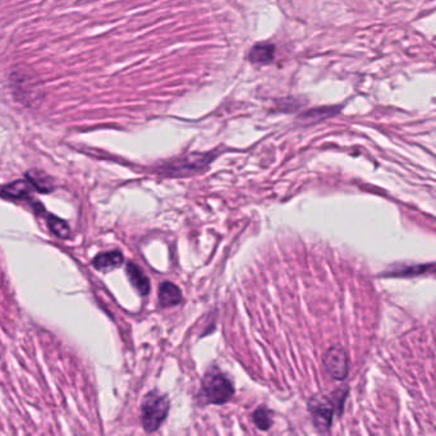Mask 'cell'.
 I'll return each mask as SVG.
<instances>
[{
  "label": "cell",
  "mask_w": 436,
  "mask_h": 436,
  "mask_svg": "<svg viewBox=\"0 0 436 436\" xmlns=\"http://www.w3.org/2000/svg\"><path fill=\"white\" fill-rule=\"evenodd\" d=\"M200 396L206 403L224 404L234 396V386L223 372L212 369L202 378Z\"/></svg>",
  "instance_id": "obj_1"
},
{
  "label": "cell",
  "mask_w": 436,
  "mask_h": 436,
  "mask_svg": "<svg viewBox=\"0 0 436 436\" xmlns=\"http://www.w3.org/2000/svg\"><path fill=\"white\" fill-rule=\"evenodd\" d=\"M169 412V399L160 391H153L143 398L141 405L142 426L146 432H154L165 421Z\"/></svg>",
  "instance_id": "obj_2"
},
{
  "label": "cell",
  "mask_w": 436,
  "mask_h": 436,
  "mask_svg": "<svg viewBox=\"0 0 436 436\" xmlns=\"http://www.w3.org/2000/svg\"><path fill=\"white\" fill-rule=\"evenodd\" d=\"M308 410L311 413L312 423L317 431L327 432L332 427L334 412H335L333 400L325 396L316 394L308 400Z\"/></svg>",
  "instance_id": "obj_3"
},
{
  "label": "cell",
  "mask_w": 436,
  "mask_h": 436,
  "mask_svg": "<svg viewBox=\"0 0 436 436\" xmlns=\"http://www.w3.org/2000/svg\"><path fill=\"white\" fill-rule=\"evenodd\" d=\"M324 367L335 380H344L348 375V357L342 347L333 346L324 356Z\"/></svg>",
  "instance_id": "obj_4"
},
{
  "label": "cell",
  "mask_w": 436,
  "mask_h": 436,
  "mask_svg": "<svg viewBox=\"0 0 436 436\" xmlns=\"http://www.w3.org/2000/svg\"><path fill=\"white\" fill-rule=\"evenodd\" d=\"M212 159L210 154L190 155L186 159H182V160L174 163L173 165L169 168V170L180 174L183 173V172L200 170V169L206 167L212 161Z\"/></svg>",
  "instance_id": "obj_5"
},
{
  "label": "cell",
  "mask_w": 436,
  "mask_h": 436,
  "mask_svg": "<svg viewBox=\"0 0 436 436\" xmlns=\"http://www.w3.org/2000/svg\"><path fill=\"white\" fill-rule=\"evenodd\" d=\"M38 191L31 180H16L1 190L0 195L6 199H28L30 193Z\"/></svg>",
  "instance_id": "obj_6"
},
{
  "label": "cell",
  "mask_w": 436,
  "mask_h": 436,
  "mask_svg": "<svg viewBox=\"0 0 436 436\" xmlns=\"http://www.w3.org/2000/svg\"><path fill=\"white\" fill-rule=\"evenodd\" d=\"M124 263V257L119 251H110L107 254H100L97 255L92 265L95 266V269L99 271H104V273H108L111 270L118 269L119 266H122Z\"/></svg>",
  "instance_id": "obj_7"
},
{
  "label": "cell",
  "mask_w": 436,
  "mask_h": 436,
  "mask_svg": "<svg viewBox=\"0 0 436 436\" xmlns=\"http://www.w3.org/2000/svg\"><path fill=\"white\" fill-rule=\"evenodd\" d=\"M159 302L161 307H172L182 302L180 289L170 282H164L159 288Z\"/></svg>",
  "instance_id": "obj_8"
},
{
  "label": "cell",
  "mask_w": 436,
  "mask_h": 436,
  "mask_svg": "<svg viewBox=\"0 0 436 436\" xmlns=\"http://www.w3.org/2000/svg\"><path fill=\"white\" fill-rule=\"evenodd\" d=\"M276 57V46L271 44H257L251 49L250 60L254 65H270Z\"/></svg>",
  "instance_id": "obj_9"
},
{
  "label": "cell",
  "mask_w": 436,
  "mask_h": 436,
  "mask_svg": "<svg viewBox=\"0 0 436 436\" xmlns=\"http://www.w3.org/2000/svg\"><path fill=\"white\" fill-rule=\"evenodd\" d=\"M127 276H129V282L132 283V285L137 289L140 295H148L150 292V282H148V276L142 273V270L135 263L127 265Z\"/></svg>",
  "instance_id": "obj_10"
},
{
  "label": "cell",
  "mask_w": 436,
  "mask_h": 436,
  "mask_svg": "<svg viewBox=\"0 0 436 436\" xmlns=\"http://www.w3.org/2000/svg\"><path fill=\"white\" fill-rule=\"evenodd\" d=\"M252 420L256 425L257 429L268 431L273 425V413L266 408H258L254 412Z\"/></svg>",
  "instance_id": "obj_11"
},
{
  "label": "cell",
  "mask_w": 436,
  "mask_h": 436,
  "mask_svg": "<svg viewBox=\"0 0 436 436\" xmlns=\"http://www.w3.org/2000/svg\"><path fill=\"white\" fill-rule=\"evenodd\" d=\"M48 224H49V228L52 229L53 233L58 237L65 238L70 234V227L62 219L57 218V217H49Z\"/></svg>",
  "instance_id": "obj_12"
},
{
  "label": "cell",
  "mask_w": 436,
  "mask_h": 436,
  "mask_svg": "<svg viewBox=\"0 0 436 436\" xmlns=\"http://www.w3.org/2000/svg\"><path fill=\"white\" fill-rule=\"evenodd\" d=\"M337 111L333 107H327V108H320V109L308 110L307 113H305V116H302V119H325L327 116H334V113Z\"/></svg>",
  "instance_id": "obj_13"
}]
</instances>
